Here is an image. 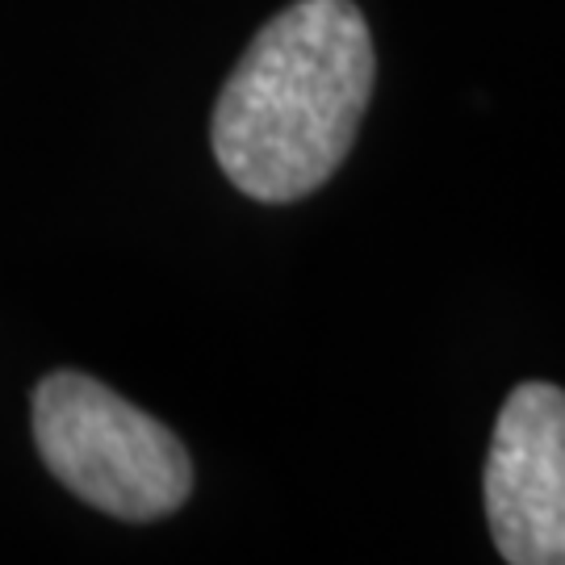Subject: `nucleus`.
Listing matches in <instances>:
<instances>
[{
  "mask_svg": "<svg viewBox=\"0 0 565 565\" xmlns=\"http://www.w3.org/2000/svg\"><path fill=\"white\" fill-rule=\"evenodd\" d=\"M486 520L511 565H565V390L524 382L486 457Z\"/></svg>",
  "mask_w": 565,
  "mask_h": 565,
  "instance_id": "nucleus-3",
  "label": "nucleus"
},
{
  "mask_svg": "<svg viewBox=\"0 0 565 565\" xmlns=\"http://www.w3.org/2000/svg\"><path fill=\"white\" fill-rule=\"evenodd\" d=\"M34 440L46 469L114 520H163L193 490L181 440L84 373H51L39 382Z\"/></svg>",
  "mask_w": 565,
  "mask_h": 565,
  "instance_id": "nucleus-2",
  "label": "nucleus"
},
{
  "mask_svg": "<svg viewBox=\"0 0 565 565\" xmlns=\"http://www.w3.org/2000/svg\"><path fill=\"white\" fill-rule=\"evenodd\" d=\"M373 39L352 0H298L264 25L214 105V156L252 202L323 189L373 97Z\"/></svg>",
  "mask_w": 565,
  "mask_h": 565,
  "instance_id": "nucleus-1",
  "label": "nucleus"
}]
</instances>
